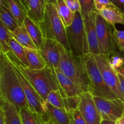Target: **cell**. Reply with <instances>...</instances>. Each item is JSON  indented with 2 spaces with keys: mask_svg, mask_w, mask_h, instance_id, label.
<instances>
[{
  "mask_svg": "<svg viewBox=\"0 0 124 124\" xmlns=\"http://www.w3.org/2000/svg\"><path fill=\"white\" fill-rule=\"evenodd\" d=\"M10 34L13 38L25 48L38 50L24 24L17 27L13 31H10Z\"/></svg>",
  "mask_w": 124,
  "mask_h": 124,
  "instance_id": "cell-19",
  "label": "cell"
},
{
  "mask_svg": "<svg viewBox=\"0 0 124 124\" xmlns=\"http://www.w3.org/2000/svg\"><path fill=\"white\" fill-rule=\"evenodd\" d=\"M46 101L56 108H65L64 104V98L59 90L52 91L47 96Z\"/></svg>",
  "mask_w": 124,
  "mask_h": 124,
  "instance_id": "cell-28",
  "label": "cell"
},
{
  "mask_svg": "<svg viewBox=\"0 0 124 124\" xmlns=\"http://www.w3.org/2000/svg\"><path fill=\"white\" fill-rule=\"evenodd\" d=\"M21 2H23V4H24V7H25V10H27V5H28V3H29V0H21ZM26 12H27V11H26Z\"/></svg>",
  "mask_w": 124,
  "mask_h": 124,
  "instance_id": "cell-42",
  "label": "cell"
},
{
  "mask_svg": "<svg viewBox=\"0 0 124 124\" xmlns=\"http://www.w3.org/2000/svg\"><path fill=\"white\" fill-rule=\"evenodd\" d=\"M58 42L53 39H44L39 52L44 59L47 66L54 71L58 69L61 61V54Z\"/></svg>",
  "mask_w": 124,
  "mask_h": 124,
  "instance_id": "cell-12",
  "label": "cell"
},
{
  "mask_svg": "<svg viewBox=\"0 0 124 124\" xmlns=\"http://www.w3.org/2000/svg\"><path fill=\"white\" fill-rule=\"evenodd\" d=\"M66 31L70 51L78 56L89 54L84 21L80 12L75 13L73 22Z\"/></svg>",
  "mask_w": 124,
  "mask_h": 124,
  "instance_id": "cell-6",
  "label": "cell"
},
{
  "mask_svg": "<svg viewBox=\"0 0 124 124\" xmlns=\"http://www.w3.org/2000/svg\"><path fill=\"white\" fill-rule=\"evenodd\" d=\"M93 56L106 84L117 98L124 101V97L121 91L118 73L116 69L111 65L108 55L99 54Z\"/></svg>",
  "mask_w": 124,
  "mask_h": 124,
  "instance_id": "cell-8",
  "label": "cell"
},
{
  "mask_svg": "<svg viewBox=\"0 0 124 124\" xmlns=\"http://www.w3.org/2000/svg\"><path fill=\"white\" fill-rule=\"evenodd\" d=\"M6 54L9 60L23 72L45 101L47 96L52 91L56 90L60 91V87L54 71L48 66L42 70H31L22 65L12 51L6 53Z\"/></svg>",
  "mask_w": 124,
  "mask_h": 124,
  "instance_id": "cell-2",
  "label": "cell"
},
{
  "mask_svg": "<svg viewBox=\"0 0 124 124\" xmlns=\"http://www.w3.org/2000/svg\"><path fill=\"white\" fill-rule=\"evenodd\" d=\"M38 24L45 39L54 40L67 50L70 51L66 27L59 16L55 3L47 2L43 21Z\"/></svg>",
  "mask_w": 124,
  "mask_h": 124,
  "instance_id": "cell-4",
  "label": "cell"
},
{
  "mask_svg": "<svg viewBox=\"0 0 124 124\" xmlns=\"http://www.w3.org/2000/svg\"><path fill=\"white\" fill-rule=\"evenodd\" d=\"M56 0H53V2L54 3H56Z\"/></svg>",
  "mask_w": 124,
  "mask_h": 124,
  "instance_id": "cell-45",
  "label": "cell"
},
{
  "mask_svg": "<svg viewBox=\"0 0 124 124\" xmlns=\"http://www.w3.org/2000/svg\"><path fill=\"white\" fill-rule=\"evenodd\" d=\"M25 50L29 64V69L39 70L45 69L47 67V64L38 50L25 48Z\"/></svg>",
  "mask_w": 124,
  "mask_h": 124,
  "instance_id": "cell-20",
  "label": "cell"
},
{
  "mask_svg": "<svg viewBox=\"0 0 124 124\" xmlns=\"http://www.w3.org/2000/svg\"><path fill=\"white\" fill-rule=\"evenodd\" d=\"M0 19L1 23L10 31H13L19 26L10 10L5 6H0Z\"/></svg>",
  "mask_w": 124,
  "mask_h": 124,
  "instance_id": "cell-26",
  "label": "cell"
},
{
  "mask_svg": "<svg viewBox=\"0 0 124 124\" xmlns=\"http://www.w3.org/2000/svg\"><path fill=\"white\" fill-rule=\"evenodd\" d=\"M94 5L97 12L101 11L110 6H114L110 0H94Z\"/></svg>",
  "mask_w": 124,
  "mask_h": 124,
  "instance_id": "cell-33",
  "label": "cell"
},
{
  "mask_svg": "<svg viewBox=\"0 0 124 124\" xmlns=\"http://www.w3.org/2000/svg\"><path fill=\"white\" fill-rule=\"evenodd\" d=\"M23 24L26 27L28 33L38 50H39L42 46L45 39L39 25L30 19L29 16L25 18Z\"/></svg>",
  "mask_w": 124,
  "mask_h": 124,
  "instance_id": "cell-17",
  "label": "cell"
},
{
  "mask_svg": "<svg viewBox=\"0 0 124 124\" xmlns=\"http://www.w3.org/2000/svg\"><path fill=\"white\" fill-rule=\"evenodd\" d=\"M9 46L11 51L14 54L16 58L19 61L21 64L27 68H29V64L27 61L25 53V47L16 41L14 38H11L9 41Z\"/></svg>",
  "mask_w": 124,
  "mask_h": 124,
  "instance_id": "cell-25",
  "label": "cell"
},
{
  "mask_svg": "<svg viewBox=\"0 0 124 124\" xmlns=\"http://www.w3.org/2000/svg\"><path fill=\"white\" fill-rule=\"evenodd\" d=\"M118 76H119V82H120V85H121V91H122V94H123V96L124 97V78L119 73H118Z\"/></svg>",
  "mask_w": 124,
  "mask_h": 124,
  "instance_id": "cell-38",
  "label": "cell"
},
{
  "mask_svg": "<svg viewBox=\"0 0 124 124\" xmlns=\"http://www.w3.org/2000/svg\"><path fill=\"white\" fill-rule=\"evenodd\" d=\"M10 62L12 64V66L15 71L17 77L20 82L22 88H23L24 94L26 97L30 109L31 111L39 114L43 119L44 122H48L49 120H48V117L44 110L45 101L41 98V96L36 92V90L33 87L32 85L27 79L25 75L23 73V72L10 61Z\"/></svg>",
  "mask_w": 124,
  "mask_h": 124,
  "instance_id": "cell-7",
  "label": "cell"
},
{
  "mask_svg": "<svg viewBox=\"0 0 124 124\" xmlns=\"http://www.w3.org/2000/svg\"><path fill=\"white\" fill-rule=\"evenodd\" d=\"M45 124H56L53 123V122H52V121H48V122H45Z\"/></svg>",
  "mask_w": 124,
  "mask_h": 124,
  "instance_id": "cell-43",
  "label": "cell"
},
{
  "mask_svg": "<svg viewBox=\"0 0 124 124\" xmlns=\"http://www.w3.org/2000/svg\"><path fill=\"white\" fill-rule=\"evenodd\" d=\"M44 110L49 121L56 124H72L73 113L65 108H59L45 101Z\"/></svg>",
  "mask_w": 124,
  "mask_h": 124,
  "instance_id": "cell-15",
  "label": "cell"
},
{
  "mask_svg": "<svg viewBox=\"0 0 124 124\" xmlns=\"http://www.w3.org/2000/svg\"><path fill=\"white\" fill-rule=\"evenodd\" d=\"M6 115V124H23L19 112L13 104L1 101Z\"/></svg>",
  "mask_w": 124,
  "mask_h": 124,
  "instance_id": "cell-22",
  "label": "cell"
},
{
  "mask_svg": "<svg viewBox=\"0 0 124 124\" xmlns=\"http://www.w3.org/2000/svg\"><path fill=\"white\" fill-rule=\"evenodd\" d=\"M47 0H29L27 8V16L36 23L43 21Z\"/></svg>",
  "mask_w": 124,
  "mask_h": 124,
  "instance_id": "cell-16",
  "label": "cell"
},
{
  "mask_svg": "<svg viewBox=\"0 0 124 124\" xmlns=\"http://www.w3.org/2000/svg\"><path fill=\"white\" fill-rule=\"evenodd\" d=\"M116 124H124V113L122 116L116 121Z\"/></svg>",
  "mask_w": 124,
  "mask_h": 124,
  "instance_id": "cell-40",
  "label": "cell"
},
{
  "mask_svg": "<svg viewBox=\"0 0 124 124\" xmlns=\"http://www.w3.org/2000/svg\"><path fill=\"white\" fill-rule=\"evenodd\" d=\"M78 110L87 124H101L102 117L96 105L93 95L88 92L80 94Z\"/></svg>",
  "mask_w": 124,
  "mask_h": 124,
  "instance_id": "cell-10",
  "label": "cell"
},
{
  "mask_svg": "<svg viewBox=\"0 0 124 124\" xmlns=\"http://www.w3.org/2000/svg\"><path fill=\"white\" fill-rule=\"evenodd\" d=\"M111 3L124 13V0H110Z\"/></svg>",
  "mask_w": 124,
  "mask_h": 124,
  "instance_id": "cell-36",
  "label": "cell"
},
{
  "mask_svg": "<svg viewBox=\"0 0 124 124\" xmlns=\"http://www.w3.org/2000/svg\"><path fill=\"white\" fill-rule=\"evenodd\" d=\"M81 4V15L84 19L93 12H97L94 5V0H79Z\"/></svg>",
  "mask_w": 124,
  "mask_h": 124,
  "instance_id": "cell-29",
  "label": "cell"
},
{
  "mask_svg": "<svg viewBox=\"0 0 124 124\" xmlns=\"http://www.w3.org/2000/svg\"><path fill=\"white\" fill-rule=\"evenodd\" d=\"M79 95L64 98V107L68 112L73 113L75 110L78 109L80 103Z\"/></svg>",
  "mask_w": 124,
  "mask_h": 124,
  "instance_id": "cell-30",
  "label": "cell"
},
{
  "mask_svg": "<svg viewBox=\"0 0 124 124\" xmlns=\"http://www.w3.org/2000/svg\"><path fill=\"white\" fill-rule=\"evenodd\" d=\"M110 25L115 26L116 24L124 25V16L123 13L115 6H110L101 11L97 12Z\"/></svg>",
  "mask_w": 124,
  "mask_h": 124,
  "instance_id": "cell-18",
  "label": "cell"
},
{
  "mask_svg": "<svg viewBox=\"0 0 124 124\" xmlns=\"http://www.w3.org/2000/svg\"><path fill=\"white\" fill-rule=\"evenodd\" d=\"M113 37L119 49L124 52V30H119L113 27Z\"/></svg>",
  "mask_w": 124,
  "mask_h": 124,
  "instance_id": "cell-31",
  "label": "cell"
},
{
  "mask_svg": "<svg viewBox=\"0 0 124 124\" xmlns=\"http://www.w3.org/2000/svg\"><path fill=\"white\" fill-rule=\"evenodd\" d=\"M123 15H124V13H123Z\"/></svg>",
  "mask_w": 124,
  "mask_h": 124,
  "instance_id": "cell-46",
  "label": "cell"
},
{
  "mask_svg": "<svg viewBox=\"0 0 124 124\" xmlns=\"http://www.w3.org/2000/svg\"><path fill=\"white\" fill-rule=\"evenodd\" d=\"M11 38L10 31L0 21V52L5 54L11 52L9 46Z\"/></svg>",
  "mask_w": 124,
  "mask_h": 124,
  "instance_id": "cell-27",
  "label": "cell"
},
{
  "mask_svg": "<svg viewBox=\"0 0 124 124\" xmlns=\"http://www.w3.org/2000/svg\"><path fill=\"white\" fill-rule=\"evenodd\" d=\"M102 119L115 122L124 113V101L119 98L107 99L98 96H93Z\"/></svg>",
  "mask_w": 124,
  "mask_h": 124,
  "instance_id": "cell-9",
  "label": "cell"
},
{
  "mask_svg": "<svg viewBox=\"0 0 124 124\" xmlns=\"http://www.w3.org/2000/svg\"><path fill=\"white\" fill-rule=\"evenodd\" d=\"M97 12L90 13L84 19L86 36L88 41L89 54L95 56L101 54L96 30V15Z\"/></svg>",
  "mask_w": 124,
  "mask_h": 124,
  "instance_id": "cell-13",
  "label": "cell"
},
{
  "mask_svg": "<svg viewBox=\"0 0 124 124\" xmlns=\"http://www.w3.org/2000/svg\"><path fill=\"white\" fill-rule=\"evenodd\" d=\"M110 24L102 16L96 13V30L100 53L108 55L111 51V35Z\"/></svg>",
  "mask_w": 124,
  "mask_h": 124,
  "instance_id": "cell-11",
  "label": "cell"
},
{
  "mask_svg": "<svg viewBox=\"0 0 124 124\" xmlns=\"http://www.w3.org/2000/svg\"><path fill=\"white\" fill-rule=\"evenodd\" d=\"M84 59L89 79L88 92L93 96H98L104 99H115L117 98L104 81L93 55L86 54L84 56Z\"/></svg>",
  "mask_w": 124,
  "mask_h": 124,
  "instance_id": "cell-5",
  "label": "cell"
},
{
  "mask_svg": "<svg viewBox=\"0 0 124 124\" xmlns=\"http://www.w3.org/2000/svg\"><path fill=\"white\" fill-rule=\"evenodd\" d=\"M101 124H116V122H113V121H104V120H102V121Z\"/></svg>",
  "mask_w": 124,
  "mask_h": 124,
  "instance_id": "cell-41",
  "label": "cell"
},
{
  "mask_svg": "<svg viewBox=\"0 0 124 124\" xmlns=\"http://www.w3.org/2000/svg\"><path fill=\"white\" fill-rule=\"evenodd\" d=\"M0 100L13 104L19 112L22 108H29L15 71L6 54L1 52H0Z\"/></svg>",
  "mask_w": 124,
  "mask_h": 124,
  "instance_id": "cell-1",
  "label": "cell"
},
{
  "mask_svg": "<svg viewBox=\"0 0 124 124\" xmlns=\"http://www.w3.org/2000/svg\"><path fill=\"white\" fill-rule=\"evenodd\" d=\"M60 87V92L63 98L79 96L83 91L69 77L63 73L60 69L54 70Z\"/></svg>",
  "mask_w": 124,
  "mask_h": 124,
  "instance_id": "cell-14",
  "label": "cell"
},
{
  "mask_svg": "<svg viewBox=\"0 0 124 124\" xmlns=\"http://www.w3.org/2000/svg\"><path fill=\"white\" fill-rule=\"evenodd\" d=\"M8 9L18 25H21L27 16L26 10L21 0H7Z\"/></svg>",
  "mask_w": 124,
  "mask_h": 124,
  "instance_id": "cell-21",
  "label": "cell"
},
{
  "mask_svg": "<svg viewBox=\"0 0 124 124\" xmlns=\"http://www.w3.org/2000/svg\"><path fill=\"white\" fill-rule=\"evenodd\" d=\"M67 6L73 13L81 12V4L79 0H65Z\"/></svg>",
  "mask_w": 124,
  "mask_h": 124,
  "instance_id": "cell-32",
  "label": "cell"
},
{
  "mask_svg": "<svg viewBox=\"0 0 124 124\" xmlns=\"http://www.w3.org/2000/svg\"><path fill=\"white\" fill-rule=\"evenodd\" d=\"M19 115L23 124H45L42 117L29 108H21Z\"/></svg>",
  "mask_w": 124,
  "mask_h": 124,
  "instance_id": "cell-24",
  "label": "cell"
},
{
  "mask_svg": "<svg viewBox=\"0 0 124 124\" xmlns=\"http://www.w3.org/2000/svg\"><path fill=\"white\" fill-rule=\"evenodd\" d=\"M61 54L59 69L83 92H88L89 79L83 56H78L58 44Z\"/></svg>",
  "mask_w": 124,
  "mask_h": 124,
  "instance_id": "cell-3",
  "label": "cell"
},
{
  "mask_svg": "<svg viewBox=\"0 0 124 124\" xmlns=\"http://www.w3.org/2000/svg\"><path fill=\"white\" fill-rule=\"evenodd\" d=\"M116 71L117 72V73L121 75V76H122L124 78V65H123L122 67H121L120 69H117V70H116Z\"/></svg>",
  "mask_w": 124,
  "mask_h": 124,
  "instance_id": "cell-39",
  "label": "cell"
},
{
  "mask_svg": "<svg viewBox=\"0 0 124 124\" xmlns=\"http://www.w3.org/2000/svg\"><path fill=\"white\" fill-rule=\"evenodd\" d=\"M111 65L115 68L116 70L120 69L124 64V60L123 58L117 55L113 56L111 57V59H110Z\"/></svg>",
  "mask_w": 124,
  "mask_h": 124,
  "instance_id": "cell-34",
  "label": "cell"
},
{
  "mask_svg": "<svg viewBox=\"0 0 124 124\" xmlns=\"http://www.w3.org/2000/svg\"><path fill=\"white\" fill-rule=\"evenodd\" d=\"M47 2H52V3H54V2H53V0H47Z\"/></svg>",
  "mask_w": 124,
  "mask_h": 124,
  "instance_id": "cell-44",
  "label": "cell"
},
{
  "mask_svg": "<svg viewBox=\"0 0 124 124\" xmlns=\"http://www.w3.org/2000/svg\"><path fill=\"white\" fill-rule=\"evenodd\" d=\"M0 124H6V115L3 108L0 105Z\"/></svg>",
  "mask_w": 124,
  "mask_h": 124,
  "instance_id": "cell-37",
  "label": "cell"
},
{
  "mask_svg": "<svg viewBox=\"0 0 124 124\" xmlns=\"http://www.w3.org/2000/svg\"><path fill=\"white\" fill-rule=\"evenodd\" d=\"M57 9L65 27L70 26L75 19V13H73L67 6L65 0H56Z\"/></svg>",
  "mask_w": 124,
  "mask_h": 124,
  "instance_id": "cell-23",
  "label": "cell"
},
{
  "mask_svg": "<svg viewBox=\"0 0 124 124\" xmlns=\"http://www.w3.org/2000/svg\"><path fill=\"white\" fill-rule=\"evenodd\" d=\"M73 122L72 124H87L84 119L82 117L79 110H75L73 111Z\"/></svg>",
  "mask_w": 124,
  "mask_h": 124,
  "instance_id": "cell-35",
  "label": "cell"
}]
</instances>
